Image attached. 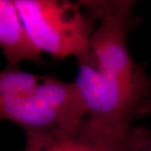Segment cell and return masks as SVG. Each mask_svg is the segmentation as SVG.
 I'll use <instances>...</instances> for the list:
<instances>
[{"label": "cell", "instance_id": "cell-5", "mask_svg": "<svg viewBox=\"0 0 151 151\" xmlns=\"http://www.w3.org/2000/svg\"><path fill=\"white\" fill-rule=\"evenodd\" d=\"M151 139L142 127L114 131L87 123L74 133L27 136L22 151H144Z\"/></svg>", "mask_w": 151, "mask_h": 151}, {"label": "cell", "instance_id": "cell-4", "mask_svg": "<svg viewBox=\"0 0 151 151\" xmlns=\"http://www.w3.org/2000/svg\"><path fill=\"white\" fill-rule=\"evenodd\" d=\"M85 10L99 19L89 43L87 55L96 68L107 75L134 83H150L137 66L128 46L134 1H81Z\"/></svg>", "mask_w": 151, "mask_h": 151}, {"label": "cell", "instance_id": "cell-1", "mask_svg": "<svg viewBox=\"0 0 151 151\" xmlns=\"http://www.w3.org/2000/svg\"><path fill=\"white\" fill-rule=\"evenodd\" d=\"M17 124L25 136L80 131L88 112L75 82L35 75L19 66L0 71V121Z\"/></svg>", "mask_w": 151, "mask_h": 151}, {"label": "cell", "instance_id": "cell-3", "mask_svg": "<svg viewBox=\"0 0 151 151\" xmlns=\"http://www.w3.org/2000/svg\"><path fill=\"white\" fill-rule=\"evenodd\" d=\"M78 61L75 85L95 126L124 131L134 127L133 118L148 95L151 83H134L107 75L89 59L87 53Z\"/></svg>", "mask_w": 151, "mask_h": 151}, {"label": "cell", "instance_id": "cell-2", "mask_svg": "<svg viewBox=\"0 0 151 151\" xmlns=\"http://www.w3.org/2000/svg\"><path fill=\"white\" fill-rule=\"evenodd\" d=\"M32 42L55 58H79L89 49L97 26L80 2L68 0H15Z\"/></svg>", "mask_w": 151, "mask_h": 151}, {"label": "cell", "instance_id": "cell-6", "mask_svg": "<svg viewBox=\"0 0 151 151\" xmlns=\"http://www.w3.org/2000/svg\"><path fill=\"white\" fill-rule=\"evenodd\" d=\"M0 48L7 59V66H19L22 61H42V52L29 37L12 0H0Z\"/></svg>", "mask_w": 151, "mask_h": 151}]
</instances>
